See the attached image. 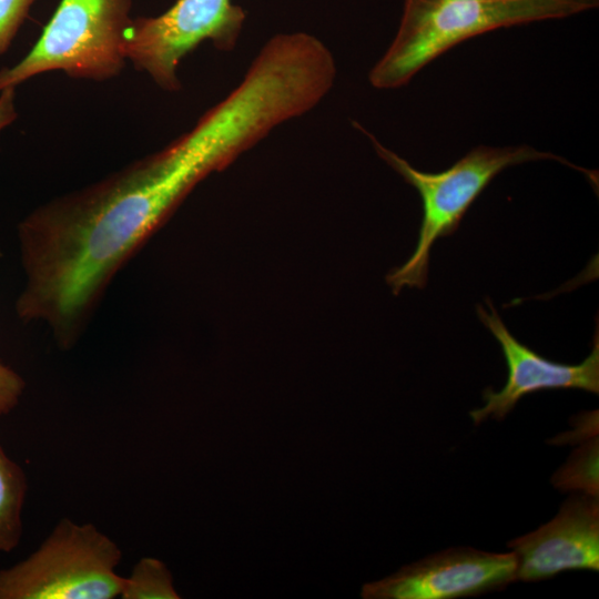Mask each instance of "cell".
Listing matches in <instances>:
<instances>
[{
  "mask_svg": "<svg viewBox=\"0 0 599 599\" xmlns=\"http://www.w3.org/2000/svg\"><path fill=\"white\" fill-rule=\"evenodd\" d=\"M562 490H581L598 496V440L583 444L552 478Z\"/></svg>",
  "mask_w": 599,
  "mask_h": 599,
  "instance_id": "cell-11",
  "label": "cell"
},
{
  "mask_svg": "<svg viewBox=\"0 0 599 599\" xmlns=\"http://www.w3.org/2000/svg\"><path fill=\"white\" fill-rule=\"evenodd\" d=\"M122 599H179L166 565L152 557L141 558L129 576L123 577Z\"/></svg>",
  "mask_w": 599,
  "mask_h": 599,
  "instance_id": "cell-10",
  "label": "cell"
},
{
  "mask_svg": "<svg viewBox=\"0 0 599 599\" xmlns=\"http://www.w3.org/2000/svg\"><path fill=\"white\" fill-rule=\"evenodd\" d=\"M246 13L232 0H176L156 17L132 19L125 54L166 91L181 88L177 67L205 40L221 51L235 48Z\"/></svg>",
  "mask_w": 599,
  "mask_h": 599,
  "instance_id": "cell-5",
  "label": "cell"
},
{
  "mask_svg": "<svg viewBox=\"0 0 599 599\" xmlns=\"http://www.w3.org/2000/svg\"><path fill=\"white\" fill-rule=\"evenodd\" d=\"M131 6L132 0H61L28 54L0 69V91L54 70L95 81L119 74Z\"/></svg>",
  "mask_w": 599,
  "mask_h": 599,
  "instance_id": "cell-3",
  "label": "cell"
},
{
  "mask_svg": "<svg viewBox=\"0 0 599 599\" xmlns=\"http://www.w3.org/2000/svg\"><path fill=\"white\" fill-rule=\"evenodd\" d=\"M516 580L514 552L454 548L365 583V599H454L481 595Z\"/></svg>",
  "mask_w": 599,
  "mask_h": 599,
  "instance_id": "cell-6",
  "label": "cell"
},
{
  "mask_svg": "<svg viewBox=\"0 0 599 599\" xmlns=\"http://www.w3.org/2000/svg\"><path fill=\"white\" fill-rule=\"evenodd\" d=\"M488 312L477 306L480 322L498 341L507 367L508 377L505 386L495 392L484 390L485 405L470 412L476 425L487 418L502 419L524 396L546 389H582L593 394L599 392V336L598 328L589 356L577 365L557 363L545 358L520 343L506 327L493 302L486 298Z\"/></svg>",
  "mask_w": 599,
  "mask_h": 599,
  "instance_id": "cell-7",
  "label": "cell"
},
{
  "mask_svg": "<svg viewBox=\"0 0 599 599\" xmlns=\"http://www.w3.org/2000/svg\"><path fill=\"white\" fill-rule=\"evenodd\" d=\"M24 387L23 378L0 362V416L8 415L17 407Z\"/></svg>",
  "mask_w": 599,
  "mask_h": 599,
  "instance_id": "cell-13",
  "label": "cell"
},
{
  "mask_svg": "<svg viewBox=\"0 0 599 599\" xmlns=\"http://www.w3.org/2000/svg\"><path fill=\"white\" fill-rule=\"evenodd\" d=\"M599 0H405L397 33L369 72L377 89L407 84L455 45L500 28L562 19L597 8Z\"/></svg>",
  "mask_w": 599,
  "mask_h": 599,
  "instance_id": "cell-1",
  "label": "cell"
},
{
  "mask_svg": "<svg viewBox=\"0 0 599 599\" xmlns=\"http://www.w3.org/2000/svg\"><path fill=\"white\" fill-rule=\"evenodd\" d=\"M16 88L9 87L0 91V131L12 123L17 118Z\"/></svg>",
  "mask_w": 599,
  "mask_h": 599,
  "instance_id": "cell-14",
  "label": "cell"
},
{
  "mask_svg": "<svg viewBox=\"0 0 599 599\" xmlns=\"http://www.w3.org/2000/svg\"><path fill=\"white\" fill-rule=\"evenodd\" d=\"M35 0H0V54L10 47Z\"/></svg>",
  "mask_w": 599,
  "mask_h": 599,
  "instance_id": "cell-12",
  "label": "cell"
},
{
  "mask_svg": "<svg viewBox=\"0 0 599 599\" xmlns=\"http://www.w3.org/2000/svg\"><path fill=\"white\" fill-rule=\"evenodd\" d=\"M377 154L419 193L423 219L416 247L408 261L387 276L394 294L404 286L423 288L428 277L430 248L439 237L453 234L465 213L486 186L507 167L530 161L556 160L583 173L576 166L550 152L538 151L529 145L494 148L479 145L469 151L450 167L438 173L422 172L406 160L385 148L356 122Z\"/></svg>",
  "mask_w": 599,
  "mask_h": 599,
  "instance_id": "cell-2",
  "label": "cell"
},
{
  "mask_svg": "<svg viewBox=\"0 0 599 599\" xmlns=\"http://www.w3.org/2000/svg\"><path fill=\"white\" fill-rule=\"evenodd\" d=\"M119 546L93 524L62 518L27 558L0 569V599H114Z\"/></svg>",
  "mask_w": 599,
  "mask_h": 599,
  "instance_id": "cell-4",
  "label": "cell"
},
{
  "mask_svg": "<svg viewBox=\"0 0 599 599\" xmlns=\"http://www.w3.org/2000/svg\"><path fill=\"white\" fill-rule=\"evenodd\" d=\"M27 490L23 469L0 444V552H10L20 544Z\"/></svg>",
  "mask_w": 599,
  "mask_h": 599,
  "instance_id": "cell-9",
  "label": "cell"
},
{
  "mask_svg": "<svg viewBox=\"0 0 599 599\" xmlns=\"http://www.w3.org/2000/svg\"><path fill=\"white\" fill-rule=\"evenodd\" d=\"M516 558V579L536 581L567 570L599 569L598 496L569 497L558 515L537 530L508 544Z\"/></svg>",
  "mask_w": 599,
  "mask_h": 599,
  "instance_id": "cell-8",
  "label": "cell"
}]
</instances>
